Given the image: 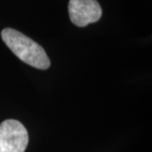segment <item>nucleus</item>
Returning <instances> with one entry per match:
<instances>
[{
	"label": "nucleus",
	"mask_w": 152,
	"mask_h": 152,
	"mask_svg": "<svg viewBox=\"0 0 152 152\" xmlns=\"http://www.w3.org/2000/svg\"><path fill=\"white\" fill-rule=\"evenodd\" d=\"M1 38L12 53L23 62L42 70L50 66V60L44 48L21 32L6 28L1 32Z\"/></svg>",
	"instance_id": "f257e3e1"
},
{
	"label": "nucleus",
	"mask_w": 152,
	"mask_h": 152,
	"mask_svg": "<svg viewBox=\"0 0 152 152\" xmlns=\"http://www.w3.org/2000/svg\"><path fill=\"white\" fill-rule=\"evenodd\" d=\"M29 142L26 127L16 120L0 124V152H25Z\"/></svg>",
	"instance_id": "f03ea898"
},
{
	"label": "nucleus",
	"mask_w": 152,
	"mask_h": 152,
	"mask_svg": "<svg viewBox=\"0 0 152 152\" xmlns=\"http://www.w3.org/2000/svg\"><path fill=\"white\" fill-rule=\"evenodd\" d=\"M68 13L75 26L86 27L100 20L102 8L97 0H69Z\"/></svg>",
	"instance_id": "7ed1b4c3"
}]
</instances>
